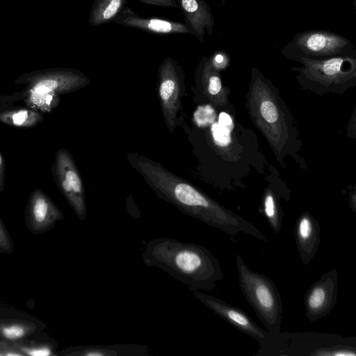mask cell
<instances>
[{"mask_svg":"<svg viewBox=\"0 0 356 356\" xmlns=\"http://www.w3.org/2000/svg\"><path fill=\"white\" fill-rule=\"evenodd\" d=\"M140 170L152 183L156 193L183 213L230 236L242 232L267 243L266 236L251 222L218 204L190 184L174 176L159 165L137 162Z\"/></svg>","mask_w":356,"mask_h":356,"instance_id":"obj_1","label":"cell"},{"mask_svg":"<svg viewBox=\"0 0 356 356\" xmlns=\"http://www.w3.org/2000/svg\"><path fill=\"white\" fill-rule=\"evenodd\" d=\"M143 261L169 274L191 290L213 291L224 275L219 260L205 247L160 237L146 243Z\"/></svg>","mask_w":356,"mask_h":356,"instance_id":"obj_2","label":"cell"},{"mask_svg":"<svg viewBox=\"0 0 356 356\" xmlns=\"http://www.w3.org/2000/svg\"><path fill=\"white\" fill-rule=\"evenodd\" d=\"M88 82L86 76L76 70L55 69L33 72L17 78L15 83L26 84V87L20 92L1 97L0 102L22 100L24 106L46 114L58 105L61 95L74 92Z\"/></svg>","mask_w":356,"mask_h":356,"instance_id":"obj_3","label":"cell"},{"mask_svg":"<svg viewBox=\"0 0 356 356\" xmlns=\"http://www.w3.org/2000/svg\"><path fill=\"white\" fill-rule=\"evenodd\" d=\"M257 356H355L356 337L314 332H277L259 343Z\"/></svg>","mask_w":356,"mask_h":356,"instance_id":"obj_4","label":"cell"},{"mask_svg":"<svg viewBox=\"0 0 356 356\" xmlns=\"http://www.w3.org/2000/svg\"><path fill=\"white\" fill-rule=\"evenodd\" d=\"M236 263L239 286L247 302L269 333L280 332L283 306L275 283L251 270L238 254Z\"/></svg>","mask_w":356,"mask_h":356,"instance_id":"obj_5","label":"cell"},{"mask_svg":"<svg viewBox=\"0 0 356 356\" xmlns=\"http://www.w3.org/2000/svg\"><path fill=\"white\" fill-rule=\"evenodd\" d=\"M54 180L81 220L86 217V195L82 180L70 152L59 149L51 165Z\"/></svg>","mask_w":356,"mask_h":356,"instance_id":"obj_6","label":"cell"},{"mask_svg":"<svg viewBox=\"0 0 356 356\" xmlns=\"http://www.w3.org/2000/svg\"><path fill=\"white\" fill-rule=\"evenodd\" d=\"M338 272L332 269L325 273L307 289L304 297L305 314L314 323L327 316L337 302Z\"/></svg>","mask_w":356,"mask_h":356,"instance_id":"obj_7","label":"cell"},{"mask_svg":"<svg viewBox=\"0 0 356 356\" xmlns=\"http://www.w3.org/2000/svg\"><path fill=\"white\" fill-rule=\"evenodd\" d=\"M191 291L200 302L243 334L251 337L259 343L267 337L268 332L259 327L242 309L216 296L206 294L198 290Z\"/></svg>","mask_w":356,"mask_h":356,"instance_id":"obj_8","label":"cell"},{"mask_svg":"<svg viewBox=\"0 0 356 356\" xmlns=\"http://www.w3.org/2000/svg\"><path fill=\"white\" fill-rule=\"evenodd\" d=\"M25 216L27 226L34 234L51 229L64 217L53 200L39 188L33 190L30 194Z\"/></svg>","mask_w":356,"mask_h":356,"instance_id":"obj_9","label":"cell"},{"mask_svg":"<svg viewBox=\"0 0 356 356\" xmlns=\"http://www.w3.org/2000/svg\"><path fill=\"white\" fill-rule=\"evenodd\" d=\"M159 96L163 115L169 129L175 125L176 115L180 109L181 81L170 59L165 60L160 68Z\"/></svg>","mask_w":356,"mask_h":356,"instance_id":"obj_10","label":"cell"},{"mask_svg":"<svg viewBox=\"0 0 356 356\" xmlns=\"http://www.w3.org/2000/svg\"><path fill=\"white\" fill-rule=\"evenodd\" d=\"M320 225L318 222L309 213L305 212L298 218L295 226V240L300 259L308 265L320 245Z\"/></svg>","mask_w":356,"mask_h":356,"instance_id":"obj_11","label":"cell"},{"mask_svg":"<svg viewBox=\"0 0 356 356\" xmlns=\"http://www.w3.org/2000/svg\"><path fill=\"white\" fill-rule=\"evenodd\" d=\"M60 354L65 356H147L149 348L140 344L84 345L65 348Z\"/></svg>","mask_w":356,"mask_h":356,"instance_id":"obj_12","label":"cell"},{"mask_svg":"<svg viewBox=\"0 0 356 356\" xmlns=\"http://www.w3.org/2000/svg\"><path fill=\"white\" fill-rule=\"evenodd\" d=\"M348 41L333 33L321 31L307 32L297 40L298 45L305 52L318 55L337 54Z\"/></svg>","mask_w":356,"mask_h":356,"instance_id":"obj_13","label":"cell"},{"mask_svg":"<svg viewBox=\"0 0 356 356\" xmlns=\"http://www.w3.org/2000/svg\"><path fill=\"white\" fill-rule=\"evenodd\" d=\"M44 114L26 106L0 102V123L17 128H33L44 120Z\"/></svg>","mask_w":356,"mask_h":356,"instance_id":"obj_14","label":"cell"},{"mask_svg":"<svg viewBox=\"0 0 356 356\" xmlns=\"http://www.w3.org/2000/svg\"><path fill=\"white\" fill-rule=\"evenodd\" d=\"M120 23L158 33H186L189 32L184 24L161 19H145L137 16H128L123 18Z\"/></svg>","mask_w":356,"mask_h":356,"instance_id":"obj_15","label":"cell"},{"mask_svg":"<svg viewBox=\"0 0 356 356\" xmlns=\"http://www.w3.org/2000/svg\"><path fill=\"white\" fill-rule=\"evenodd\" d=\"M186 18L196 33L202 35L205 26H211V15L207 7L198 0H179Z\"/></svg>","mask_w":356,"mask_h":356,"instance_id":"obj_16","label":"cell"},{"mask_svg":"<svg viewBox=\"0 0 356 356\" xmlns=\"http://www.w3.org/2000/svg\"><path fill=\"white\" fill-rule=\"evenodd\" d=\"M307 68L314 74H323L326 77H338L345 72L343 67L348 59L332 58L323 60H311L303 58Z\"/></svg>","mask_w":356,"mask_h":356,"instance_id":"obj_17","label":"cell"},{"mask_svg":"<svg viewBox=\"0 0 356 356\" xmlns=\"http://www.w3.org/2000/svg\"><path fill=\"white\" fill-rule=\"evenodd\" d=\"M124 0H99L91 13L90 23L98 25L111 19L120 11Z\"/></svg>","mask_w":356,"mask_h":356,"instance_id":"obj_18","label":"cell"},{"mask_svg":"<svg viewBox=\"0 0 356 356\" xmlns=\"http://www.w3.org/2000/svg\"><path fill=\"white\" fill-rule=\"evenodd\" d=\"M36 326L29 322L0 323V338L10 341L20 340L34 332Z\"/></svg>","mask_w":356,"mask_h":356,"instance_id":"obj_19","label":"cell"},{"mask_svg":"<svg viewBox=\"0 0 356 356\" xmlns=\"http://www.w3.org/2000/svg\"><path fill=\"white\" fill-rule=\"evenodd\" d=\"M13 346L17 348L24 355L31 356H52L55 355L54 346L49 344H21L15 343Z\"/></svg>","mask_w":356,"mask_h":356,"instance_id":"obj_20","label":"cell"},{"mask_svg":"<svg viewBox=\"0 0 356 356\" xmlns=\"http://www.w3.org/2000/svg\"><path fill=\"white\" fill-rule=\"evenodd\" d=\"M212 134L216 143L220 146H227L231 142L229 127L214 123L211 127Z\"/></svg>","mask_w":356,"mask_h":356,"instance_id":"obj_21","label":"cell"},{"mask_svg":"<svg viewBox=\"0 0 356 356\" xmlns=\"http://www.w3.org/2000/svg\"><path fill=\"white\" fill-rule=\"evenodd\" d=\"M260 111L264 119L269 123L275 122L278 119L277 108L270 101L263 102L260 106Z\"/></svg>","mask_w":356,"mask_h":356,"instance_id":"obj_22","label":"cell"},{"mask_svg":"<svg viewBox=\"0 0 356 356\" xmlns=\"http://www.w3.org/2000/svg\"><path fill=\"white\" fill-rule=\"evenodd\" d=\"M13 250V243L6 227L0 220V252L10 253Z\"/></svg>","mask_w":356,"mask_h":356,"instance_id":"obj_23","label":"cell"},{"mask_svg":"<svg viewBox=\"0 0 356 356\" xmlns=\"http://www.w3.org/2000/svg\"><path fill=\"white\" fill-rule=\"evenodd\" d=\"M0 350L3 355L6 356H19L24 355L17 348L13 345H8L4 341H0Z\"/></svg>","mask_w":356,"mask_h":356,"instance_id":"obj_24","label":"cell"},{"mask_svg":"<svg viewBox=\"0 0 356 356\" xmlns=\"http://www.w3.org/2000/svg\"><path fill=\"white\" fill-rule=\"evenodd\" d=\"M221 90V81L218 76H211L209 80L208 90L209 92L215 95Z\"/></svg>","mask_w":356,"mask_h":356,"instance_id":"obj_25","label":"cell"},{"mask_svg":"<svg viewBox=\"0 0 356 356\" xmlns=\"http://www.w3.org/2000/svg\"><path fill=\"white\" fill-rule=\"evenodd\" d=\"M6 184L5 160L0 149V193L4 191Z\"/></svg>","mask_w":356,"mask_h":356,"instance_id":"obj_26","label":"cell"},{"mask_svg":"<svg viewBox=\"0 0 356 356\" xmlns=\"http://www.w3.org/2000/svg\"><path fill=\"white\" fill-rule=\"evenodd\" d=\"M218 123L221 125L229 127L232 126V121L230 116L227 113H221L219 115Z\"/></svg>","mask_w":356,"mask_h":356,"instance_id":"obj_27","label":"cell"},{"mask_svg":"<svg viewBox=\"0 0 356 356\" xmlns=\"http://www.w3.org/2000/svg\"><path fill=\"white\" fill-rule=\"evenodd\" d=\"M215 60L217 63H221L223 60V57L221 55H217Z\"/></svg>","mask_w":356,"mask_h":356,"instance_id":"obj_28","label":"cell"},{"mask_svg":"<svg viewBox=\"0 0 356 356\" xmlns=\"http://www.w3.org/2000/svg\"><path fill=\"white\" fill-rule=\"evenodd\" d=\"M2 355H2V353H1V350H0V356H2Z\"/></svg>","mask_w":356,"mask_h":356,"instance_id":"obj_29","label":"cell"}]
</instances>
